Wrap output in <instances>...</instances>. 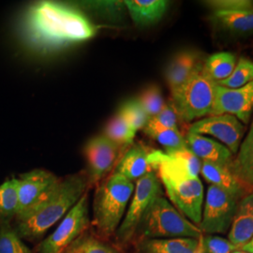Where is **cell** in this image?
<instances>
[{
  "label": "cell",
  "instance_id": "obj_10",
  "mask_svg": "<svg viewBox=\"0 0 253 253\" xmlns=\"http://www.w3.org/2000/svg\"><path fill=\"white\" fill-rule=\"evenodd\" d=\"M60 179L42 169L27 172L18 179L19 208L17 220L27 216L50 195Z\"/></svg>",
  "mask_w": 253,
  "mask_h": 253
},
{
  "label": "cell",
  "instance_id": "obj_6",
  "mask_svg": "<svg viewBox=\"0 0 253 253\" xmlns=\"http://www.w3.org/2000/svg\"><path fill=\"white\" fill-rule=\"evenodd\" d=\"M216 85V82L204 73L203 68L180 87L172 91V102L178 117L185 121H191L211 116L215 103Z\"/></svg>",
  "mask_w": 253,
  "mask_h": 253
},
{
  "label": "cell",
  "instance_id": "obj_35",
  "mask_svg": "<svg viewBox=\"0 0 253 253\" xmlns=\"http://www.w3.org/2000/svg\"><path fill=\"white\" fill-rule=\"evenodd\" d=\"M79 250L83 253H118L114 248L94 238H88L83 241Z\"/></svg>",
  "mask_w": 253,
  "mask_h": 253
},
{
  "label": "cell",
  "instance_id": "obj_4",
  "mask_svg": "<svg viewBox=\"0 0 253 253\" xmlns=\"http://www.w3.org/2000/svg\"><path fill=\"white\" fill-rule=\"evenodd\" d=\"M136 233L142 235L143 239H201L203 237L199 227L191 223L163 195L154 200L146 210Z\"/></svg>",
  "mask_w": 253,
  "mask_h": 253
},
{
  "label": "cell",
  "instance_id": "obj_26",
  "mask_svg": "<svg viewBox=\"0 0 253 253\" xmlns=\"http://www.w3.org/2000/svg\"><path fill=\"white\" fill-rule=\"evenodd\" d=\"M135 134V130L130 127L118 113L109 121L104 132V135L118 146L132 144Z\"/></svg>",
  "mask_w": 253,
  "mask_h": 253
},
{
  "label": "cell",
  "instance_id": "obj_36",
  "mask_svg": "<svg viewBox=\"0 0 253 253\" xmlns=\"http://www.w3.org/2000/svg\"><path fill=\"white\" fill-rule=\"evenodd\" d=\"M239 250L246 252V253H253V238L248 243H246L244 246H242Z\"/></svg>",
  "mask_w": 253,
  "mask_h": 253
},
{
  "label": "cell",
  "instance_id": "obj_5",
  "mask_svg": "<svg viewBox=\"0 0 253 253\" xmlns=\"http://www.w3.org/2000/svg\"><path fill=\"white\" fill-rule=\"evenodd\" d=\"M133 192V183L118 172L100 183L93 204L95 224L100 234L110 235L116 232Z\"/></svg>",
  "mask_w": 253,
  "mask_h": 253
},
{
  "label": "cell",
  "instance_id": "obj_38",
  "mask_svg": "<svg viewBox=\"0 0 253 253\" xmlns=\"http://www.w3.org/2000/svg\"><path fill=\"white\" fill-rule=\"evenodd\" d=\"M82 253L81 251H80V250H79V251H77V252H75V253Z\"/></svg>",
  "mask_w": 253,
  "mask_h": 253
},
{
  "label": "cell",
  "instance_id": "obj_15",
  "mask_svg": "<svg viewBox=\"0 0 253 253\" xmlns=\"http://www.w3.org/2000/svg\"><path fill=\"white\" fill-rule=\"evenodd\" d=\"M188 148L203 162L228 166L232 162L233 153L221 143L208 136L188 132L186 136Z\"/></svg>",
  "mask_w": 253,
  "mask_h": 253
},
{
  "label": "cell",
  "instance_id": "obj_18",
  "mask_svg": "<svg viewBox=\"0 0 253 253\" xmlns=\"http://www.w3.org/2000/svg\"><path fill=\"white\" fill-rule=\"evenodd\" d=\"M201 173L211 185L224 190L236 200L239 199L244 192L240 178L235 175L228 166L202 162Z\"/></svg>",
  "mask_w": 253,
  "mask_h": 253
},
{
  "label": "cell",
  "instance_id": "obj_28",
  "mask_svg": "<svg viewBox=\"0 0 253 253\" xmlns=\"http://www.w3.org/2000/svg\"><path fill=\"white\" fill-rule=\"evenodd\" d=\"M253 81V62L252 60L241 57L235 65L232 74L217 84L227 88H238Z\"/></svg>",
  "mask_w": 253,
  "mask_h": 253
},
{
  "label": "cell",
  "instance_id": "obj_19",
  "mask_svg": "<svg viewBox=\"0 0 253 253\" xmlns=\"http://www.w3.org/2000/svg\"><path fill=\"white\" fill-rule=\"evenodd\" d=\"M127 11L138 27H148L163 19L169 2L165 0H126Z\"/></svg>",
  "mask_w": 253,
  "mask_h": 253
},
{
  "label": "cell",
  "instance_id": "obj_12",
  "mask_svg": "<svg viewBox=\"0 0 253 253\" xmlns=\"http://www.w3.org/2000/svg\"><path fill=\"white\" fill-rule=\"evenodd\" d=\"M253 113V81L238 88L216 85L215 103L211 116L229 114L241 123L249 124Z\"/></svg>",
  "mask_w": 253,
  "mask_h": 253
},
{
  "label": "cell",
  "instance_id": "obj_23",
  "mask_svg": "<svg viewBox=\"0 0 253 253\" xmlns=\"http://www.w3.org/2000/svg\"><path fill=\"white\" fill-rule=\"evenodd\" d=\"M19 208L18 179L12 178L0 185V222L8 224L17 217Z\"/></svg>",
  "mask_w": 253,
  "mask_h": 253
},
{
  "label": "cell",
  "instance_id": "obj_32",
  "mask_svg": "<svg viewBox=\"0 0 253 253\" xmlns=\"http://www.w3.org/2000/svg\"><path fill=\"white\" fill-rule=\"evenodd\" d=\"M203 253H233L239 248L229 239L216 235H206L201 239Z\"/></svg>",
  "mask_w": 253,
  "mask_h": 253
},
{
  "label": "cell",
  "instance_id": "obj_20",
  "mask_svg": "<svg viewBox=\"0 0 253 253\" xmlns=\"http://www.w3.org/2000/svg\"><path fill=\"white\" fill-rule=\"evenodd\" d=\"M201 239H142L137 253H202Z\"/></svg>",
  "mask_w": 253,
  "mask_h": 253
},
{
  "label": "cell",
  "instance_id": "obj_29",
  "mask_svg": "<svg viewBox=\"0 0 253 253\" xmlns=\"http://www.w3.org/2000/svg\"><path fill=\"white\" fill-rule=\"evenodd\" d=\"M0 253H33L8 224L0 226Z\"/></svg>",
  "mask_w": 253,
  "mask_h": 253
},
{
  "label": "cell",
  "instance_id": "obj_3",
  "mask_svg": "<svg viewBox=\"0 0 253 253\" xmlns=\"http://www.w3.org/2000/svg\"><path fill=\"white\" fill-rule=\"evenodd\" d=\"M148 161L151 169L159 172L172 205L189 220L200 223L204 186L199 177L191 176L179 161L162 151L149 152Z\"/></svg>",
  "mask_w": 253,
  "mask_h": 253
},
{
  "label": "cell",
  "instance_id": "obj_33",
  "mask_svg": "<svg viewBox=\"0 0 253 253\" xmlns=\"http://www.w3.org/2000/svg\"><path fill=\"white\" fill-rule=\"evenodd\" d=\"M203 4L211 11H249L253 10L252 0H208Z\"/></svg>",
  "mask_w": 253,
  "mask_h": 253
},
{
  "label": "cell",
  "instance_id": "obj_1",
  "mask_svg": "<svg viewBox=\"0 0 253 253\" xmlns=\"http://www.w3.org/2000/svg\"><path fill=\"white\" fill-rule=\"evenodd\" d=\"M98 27L78 9L55 1L30 6L23 18L22 34L27 45L39 53H52L84 42Z\"/></svg>",
  "mask_w": 253,
  "mask_h": 253
},
{
  "label": "cell",
  "instance_id": "obj_31",
  "mask_svg": "<svg viewBox=\"0 0 253 253\" xmlns=\"http://www.w3.org/2000/svg\"><path fill=\"white\" fill-rule=\"evenodd\" d=\"M165 153L179 161L191 176L198 177L202 168V161L190 151L188 146L179 149L166 150Z\"/></svg>",
  "mask_w": 253,
  "mask_h": 253
},
{
  "label": "cell",
  "instance_id": "obj_17",
  "mask_svg": "<svg viewBox=\"0 0 253 253\" xmlns=\"http://www.w3.org/2000/svg\"><path fill=\"white\" fill-rule=\"evenodd\" d=\"M253 236V192L237 204L228 239L239 249Z\"/></svg>",
  "mask_w": 253,
  "mask_h": 253
},
{
  "label": "cell",
  "instance_id": "obj_34",
  "mask_svg": "<svg viewBox=\"0 0 253 253\" xmlns=\"http://www.w3.org/2000/svg\"><path fill=\"white\" fill-rule=\"evenodd\" d=\"M178 115L174 108L172 101L165 103L163 110L155 117L151 118L154 123L167 128H178L177 127Z\"/></svg>",
  "mask_w": 253,
  "mask_h": 253
},
{
  "label": "cell",
  "instance_id": "obj_16",
  "mask_svg": "<svg viewBox=\"0 0 253 253\" xmlns=\"http://www.w3.org/2000/svg\"><path fill=\"white\" fill-rule=\"evenodd\" d=\"M208 20L216 29L232 36L246 37L253 34V10L211 11Z\"/></svg>",
  "mask_w": 253,
  "mask_h": 253
},
{
  "label": "cell",
  "instance_id": "obj_11",
  "mask_svg": "<svg viewBox=\"0 0 253 253\" xmlns=\"http://www.w3.org/2000/svg\"><path fill=\"white\" fill-rule=\"evenodd\" d=\"M188 132L212 136L233 154L237 153L245 134V126L237 118L229 115H218L203 118L191 124Z\"/></svg>",
  "mask_w": 253,
  "mask_h": 253
},
{
  "label": "cell",
  "instance_id": "obj_14",
  "mask_svg": "<svg viewBox=\"0 0 253 253\" xmlns=\"http://www.w3.org/2000/svg\"><path fill=\"white\" fill-rule=\"evenodd\" d=\"M201 54L195 51L185 50L173 55L165 70V77L171 92L190 79L195 73L204 68Z\"/></svg>",
  "mask_w": 253,
  "mask_h": 253
},
{
  "label": "cell",
  "instance_id": "obj_22",
  "mask_svg": "<svg viewBox=\"0 0 253 253\" xmlns=\"http://www.w3.org/2000/svg\"><path fill=\"white\" fill-rule=\"evenodd\" d=\"M236 57L229 52H219L209 55L204 62V73L214 82L227 79L235 70Z\"/></svg>",
  "mask_w": 253,
  "mask_h": 253
},
{
  "label": "cell",
  "instance_id": "obj_13",
  "mask_svg": "<svg viewBox=\"0 0 253 253\" xmlns=\"http://www.w3.org/2000/svg\"><path fill=\"white\" fill-rule=\"evenodd\" d=\"M87 162L86 174L89 184H95L105 177L116 166L119 146L104 134L91 138L84 147Z\"/></svg>",
  "mask_w": 253,
  "mask_h": 253
},
{
  "label": "cell",
  "instance_id": "obj_27",
  "mask_svg": "<svg viewBox=\"0 0 253 253\" xmlns=\"http://www.w3.org/2000/svg\"><path fill=\"white\" fill-rule=\"evenodd\" d=\"M118 114L126 120V123L135 131L141 128H145L150 120V118L138 99L126 100L121 106Z\"/></svg>",
  "mask_w": 253,
  "mask_h": 253
},
{
  "label": "cell",
  "instance_id": "obj_37",
  "mask_svg": "<svg viewBox=\"0 0 253 253\" xmlns=\"http://www.w3.org/2000/svg\"><path fill=\"white\" fill-rule=\"evenodd\" d=\"M233 253H246V252H243V251H240V250H238V251H235V252H234Z\"/></svg>",
  "mask_w": 253,
  "mask_h": 253
},
{
  "label": "cell",
  "instance_id": "obj_9",
  "mask_svg": "<svg viewBox=\"0 0 253 253\" xmlns=\"http://www.w3.org/2000/svg\"><path fill=\"white\" fill-rule=\"evenodd\" d=\"M237 208V200L224 190L210 185L202 213V232L208 235L223 234L232 226Z\"/></svg>",
  "mask_w": 253,
  "mask_h": 253
},
{
  "label": "cell",
  "instance_id": "obj_21",
  "mask_svg": "<svg viewBox=\"0 0 253 253\" xmlns=\"http://www.w3.org/2000/svg\"><path fill=\"white\" fill-rule=\"evenodd\" d=\"M149 152L144 146L137 145L130 147L119 161L115 172L128 180H139L147 172L153 171L148 161Z\"/></svg>",
  "mask_w": 253,
  "mask_h": 253
},
{
  "label": "cell",
  "instance_id": "obj_8",
  "mask_svg": "<svg viewBox=\"0 0 253 253\" xmlns=\"http://www.w3.org/2000/svg\"><path fill=\"white\" fill-rule=\"evenodd\" d=\"M88 222V199L87 194L84 193L66 214L54 233L41 243L38 253H63L81 235Z\"/></svg>",
  "mask_w": 253,
  "mask_h": 253
},
{
  "label": "cell",
  "instance_id": "obj_25",
  "mask_svg": "<svg viewBox=\"0 0 253 253\" xmlns=\"http://www.w3.org/2000/svg\"><path fill=\"white\" fill-rule=\"evenodd\" d=\"M144 130L147 135L164 146L166 150L179 149L187 146L186 140L178 128L163 127L149 120Z\"/></svg>",
  "mask_w": 253,
  "mask_h": 253
},
{
  "label": "cell",
  "instance_id": "obj_7",
  "mask_svg": "<svg viewBox=\"0 0 253 253\" xmlns=\"http://www.w3.org/2000/svg\"><path fill=\"white\" fill-rule=\"evenodd\" d=\"M163 195L162 185L154 171L147 172L136 182L133 197L126 217L118 227L117 237L122 243L127 242L136 233L141 219L154 200Z\"/></svg>",
  "mask_w": 253,
  "mask_h": 253
},
{
  "label": "cell",
  "instance_id": "obj_2",
  "mask_svg": "<svg viewBox=\"0 0 253 253\" xmlns=\"http://www.w3.org/2000/svg\"><path fill=\"white\" fill-rule=\"evenodd\" d=\"M89 185L86 172L75 173L60 180L50 195L27 216L17 220L20 237L38 239L73 208Z\"/></svg>",
  "mask_w": 253,
  "mask_h": 253
},
{
  "label": "cell",
  "instance_id": "obj_30",
  "mask_svg": "<svg viewBox=\"0 0 253 253\" xmlns=\"http://www.w3.org/2000/svg\"><path fill=\"white\" fill-rule=\"evenodd\" d=\"M138 100L150 119L155 118L165 105L162 91L156 84L146 87Z\"/></svg>",
  "mask_w": 253,
  "mask_h": 253
},
{
  "label": "cell",
  "instance_id": "obj_24",
  "mask_svg": "<svg viewBox=\"0 0 253 253\" xmlns=\"http://www.w3.org/2000/svg\"><path fill=\"white\" fill-rule=\"evenodd\" d=\"M235 171L240 179L253 185V119L250 130L238 150Z\"/></svg>",
  "mask_w": 253,
  "mask_h": 253
}]
</instances>
